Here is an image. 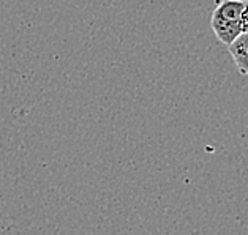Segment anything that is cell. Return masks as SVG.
Here are the masks:
<instances>
[{"mask_svg": "<svg viewBox=\"0 0 248 235\" xmlns=\"http://www.w3.org/2000/svg\"><path fill=\"white\" fill-rule=\"evenodd\" d=\"M247 7V0H221L217 5L210 17V26L215 37L223 44L229 46L244 33L242 29V13Z\"/></svg>", "mask_w": 248, "mask_h": 235, "instance_id": "6da1fadb", "label": "cell"}, {"mask_svg": "<svg viewBox=\"0 0 248 235\" xmlns=\"http://www.w3.org/2000/svg\"><path fill=\"white\" fill-rule=\"evenodd\" d=\"M228 47L239 73L248 76V32L240 33Z\"/></svg>", "mask_w": 248, "mask_h": 235, "instance_id": "7a4b0ae2", "label": "cell"}, {"mask_svg": "<svg viewBox=\"0 0 248 235\" xmlns=\"http://www.w3.org/2000/svg\"><path fill=\"white\" fill-rule=\"evenodd\" d=\"M242 29H244V32H248V2L244 8V13H242Z\"/></svg>", "mask_w": 248, "mask_h": 235, "instance_id": "3957f363", "label": "cell"}, {"mask_svg": "<svg viewBox=\"0 0 248 235\" xmlns=\"http://www.w3.org/2000/svg\"><path fill=\"white\" fill-rule=\"evenodd\" d=\"M247 2H248V0H247Z\"/></svg>", "mask_w": 248, "mask_h": 235, "instance_id": "277c9868", "label": "cell"}]
</instances>
